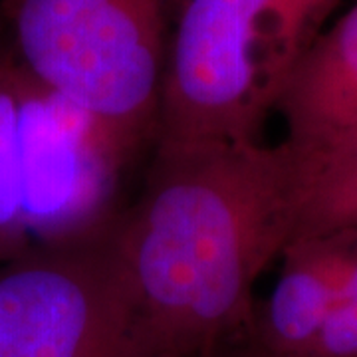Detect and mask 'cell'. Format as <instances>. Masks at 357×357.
<instances>
[{"mask_svg":"<svg viewBox=\"0 0 357 357\" xmlns=\"http://www.w3.org/2000/svg\"><path fill=\"white\" fill-rule=\"evenodd\" d=\"M28 82L30 76L14 58L0 30V264L32 244L24 151Z\"/></svg>","mask_w":357,"mask_h":357,"instance_id":"7","label":"cell"},{"mask_svg":"<svg viewBox=\"0 0 357 357\" xmlns=\"http://www.w3.org/2000/svg\"><path fill=\"white\" fill-rule=\"evenodd\" d=\"M342 234L298 238L280 255V274L256 306L252 337L243 357H304L340 300Z\"/></svg>","mask_w":357,"mask_h":357,"instance_id":"6","label":"cell"},{"mask_svg":"<svg viewBox=\"0 0 357 357\" xmlns=\"http://www.w3.org/2000/svg\"><path fill=\"white\" fill-rule=\"evenodd\" d=\"M276 112L286 123L284 141L302 157L357 139V0L302 56Z\"/></svg>","mask_w":357,"mask_h":357,"instance_id":"5","label":"cell"},{"mask_svg":"<svg viewBox=\"0 0 357 357\" xmlns=\"http://www.w3.org/2000/svg\"><path fill=\"white\" fill-rule=\"evenodd\" d=\"M112 222L0 264V357H165L141 319Z\"/></svg>","mask_w":357,"mask_h":357,"instance_id":"4","label":"cell"},{"mask_svg":"<svg viewBox=\"0 0 357 357\" xmlns=\"http://www.w3.org/2000/svg\"><path fill=\"white\" fill-rule=\"evenodd\" d=\"M345 0H178L155 151L262 141L294 68Z\"/></svg>","mask_w":357,"mask_h":357,"instance_id":"2","label":"cell"},{"mask_svg":"<svg viewBox=\"0 0 357 357\" xmlns=\"http://www.w3.org/2000/svg\"><path fill=\"white\" fill-rule=\"evenodd\" d=\"M300 157L244 143L155 151L112 222L141 319L165 357H232L252 337L255 286L292 241Z\"/></svg>","mask_w":357,"mask_h":357,"instance_id":"1","label":"cell"},{"mask_svg":"<svg viewBox=\"0 0 357 357\" xmlns=\"http://www.w3.org/2000/svg\"><path fill=\"white\" fill-rule=\"evenodd\" d=\"M298 157L302 178L292 241L357 227V139L330 153Z\"/></svg>","mask_w":357,"mask_h":357,"instance_id":"8","label":"cell"},{"mask_svg":"<svg viewBox=\"0 0 357 357\" xmlns=\"http://www.w3.org/2000/svg\"><path fill=\"white\" fill-rule=\"evenodd\" d=\"M342 234V276H340V300L357 302V227L337 230ZM337 300V302H340Z\"/></svg>","mask_w":357,"mask_h":357,"instance_id":"9","label":"cell"},{"mask_svg":"<svg viewBox=\"0 0 357 357\" xmlns=\"http://www.w3.org/2000/svg\"><path fill=\"white\" fill-rule=\"evenodd\" d=\"M169 0H0L28 76L76 105L121 169L155 141Z\"/></svg>","mask_w":357,"mask_h":357,"instance_id":"3","label":"cell"}]
</instances>
